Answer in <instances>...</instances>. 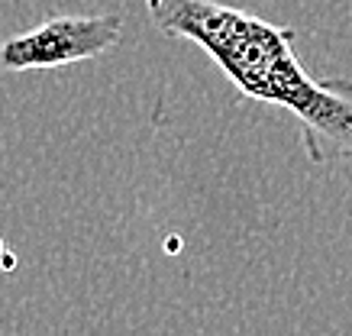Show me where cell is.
I'll return each instance as SVG.
<instances>
[{
    "instance_id": "3957f363",
    "label": "cell",
    "mask_w": 352,
    "mask_h": 336,
    "mask_svg": "<svg viewBox=\"0 0 352 336\" xmlns=\"http://www.w3.org/2000/svg\"><path fill=\"white\" fill-rule=\"evenodd\" d=\"M0 252H3V239H0Z\"/></svg>"
},
{
    "instance_id": "7a4b0ae2",
    "label": "cell",
    "mask_w": 352,
    "mask_h": 336,
    "mask_svg": "<svg viewBox=\"0 0 352 336\" xmlns=\"http://www.w3.org/2000/svg\"><path fill=\"white\" fill-rule=\"evenodd\" d=\"M123 39V20L117 13L97 16H52L36 30L0 43V71H39L87 62L117 49Z\"/></svg>"
},
{
    "instance_id": "6da1fadb",
    "label": "cell",
    "mask_w": 352,
    "mask_h": 336,
    "mask_svg": "<svg viewBox=\"0 0 352 336\" xmlns=\"http://www.w3.org/2000/svg\"><path fill=\"white\" fill-rule=\"evenodd\" d=\"M162 33L201 45L245 98L291 110L314 165L352 159V81L310 78L294 52V30L220 0H146Z\"/></svg>"
}]
</instances>
